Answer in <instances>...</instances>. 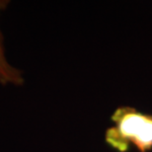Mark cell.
Here are the masks:
<instances>
[{
    "mask_svg": "<svg viewBox=\"0 0 152 152\" xmlns=\"http://www.w3.org/2000/svg\"><path fill=\"white\" fill-rule=\"evenodd\" d=\"M114 126L105 133V141L118 152H129L133 146L139 152L152 151V115L132 107H118L111 117Z\"/></svg>",
    "mask_w": 152,
    "mask_h": 152,
    "instance_id": "6da1fadb",
    "label": "cell"
},
{
    "mask_svg": "<svg viewBox=\"0 0 152 152\" xmlns=\"http://www.w3.org/2000/svg\"><path fill=\"white\" fill-rule=\"evenodd\" d=\"M8 1L0 0V12L6 8ZM0 83L3 85L6 84H13V85H21L24 83V78L22 73L12 66L8 60L6 59L4 54V50L2 45L1 33H0Z\"/></svg>",
    "mask_w": 152,
    "mask_h": 152,
    "instance_id": "7a4b0ae2",
    "label": "cell"
}]
</instances>
